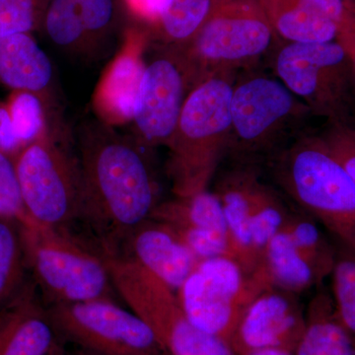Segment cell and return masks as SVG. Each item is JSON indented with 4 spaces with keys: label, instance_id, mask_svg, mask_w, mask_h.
Returning a JSON list of instances; mask_svg holds the SVG:
<instances>
[{
    "label": "cell",
    "instance_id": "obj_15",
    "mask_svg": "<svg viewBox=\"0 0 355 355\" xmlns=\"http://www.w3.org/2000/svg\"><path fill=\"white\" fill-rule=\"evenodd\" d=\"M149 218L170 226L200 261L232 257L227 224L214 191L161 202Z\"/></svg>",
    "mask_w": 355,
    "mask_h": 355
},
{
    "label": "cell",
    "instance_id": "obj_12",
    "mask_svg": "<svg viewBox=\"0 0 355 355\" xmlns=\"http://www.w3.org/2000/svg\"><path fill=\"white\" fill-rule=\"evenodd\" d=\"M151 46L132 121L133 137L146 149L167 146L187 98L200 84L182 46Z\"/></svg>",
    "mask_w": 355,
    "mask_h": 355
},
{
    "label": "cell",
    "instance_id": "obj_30",
    "mask_svg": "<svg viewBox=\"0 0 355 355\" xmlns=\"http://www.w3.org/2000/svg\"><path fill=\"white\" fill-rule=\"evenodd\" d=\"M128 12L146 28L155 22L166 0H123Z\"/></svg>",
    "mask_w": 355,
    "mask_h": 355
},
{
    "label": "cell",
    "instance_id": "obj_28",
    "mask_svg": "<svg viewBox=\"0 0 355 355\" xmlns=\"http://www.w3.org/2000/svg\"><path fill=\"white\" fill-rule=\"evenodd\" d=\"M0 216L24 222L30 219L23 203L12 154L0 149Z\"/></svg>",
    "mask_w": 355,
    "mask_h": 355
},
{
    "label": "cell",
    "instance_id": "obj_24",
    "mask_svg": "<svg viewBox=\"0 0 355 355\" xmlns=\"http://www.w3.org/2000/svg\"><path fill=\"white\" fill-rule=\"evenodd\" d=\"M27 268L19 222L0 216V312L24 289Z\"/></svg>",
    "mask_w": 355,
    "mask_h": 355
},
{
    "label": "cell",
    "instance_id": "obj_23",
    "mask_svg": "<svg viewBox=\"0 0 355 355\" xmlns=\"http://www.w3.org/2000/svg\"><path fill=\"white\" fill-rule=\"evenodd\" d=\"M216 0H166L148 30L153 44L183 46L205 24Z\"/></svg>",
    "mask_w": 355,
    "mask_h": 355
},
{
    "label": "cell",
    "instance_id": "obj_29",
    "mask_svg": "<svg viewBox=\"0 0 355 355\" xmlns=\"http://www.w3.org/2000/svg\"><path fill=\"white\" fill-rule=\"evenodd\" d=\"M321 135L355 183V128L343 123H330Z\"/></svg>",
    "mask_w": 355,
    "mask_h": 355
},
{
    "label": "cell",
    "instance_id": "obj_1",
    "mask_svg": "<svg viewBox=\"0 0 355 355\" xmlns=\"http://www.w3.org/2000/svg\"><path fill=\"white\" fill-rule=\"evenodd\" d=\"M146 147L100 121L79 132L81 209L102 253L116 254L160 203V188Z\"/></svg>",
    "mask_w": 355,
    "mask_h": 355
},
{
    "label": "cell",
    "instance_id": "obj_11",
    "mask_svg": "<svg viewBox=\"0 0 355 355\" xmlns=\"http://www.w3.org/2000/svg\"><path fill=\"white\" fill-rule=\"evenodd\" d=\"M58 336L94 355H169L148 324L110 299L51 305Z\"/></svg>",
    "mask_w": 355,
    "mask_h": 355
},
{
    "label": "cell",
    "instance_id": "obj_33",
    "mask_svg": "<svg viewBox=\"0 0 355 355\" xmlns=\"http://www.w3.org/2000/svg\"><path fill=\"white\" fill-rule=\"evenodd\" d=\"M345 50L349 53L350 60H352V65H354L355 70V37L347 41V43L343 44Z\"/></svg>",
    "mask_w": 355,
    "mask_h": 355
},
{
    "label": "cell",
    "instance_id": "obj_34",
    "mask_svg": "<svg viewBox=\"0 0 355 355\" xmlns=\"http://www.w3.org/2000/svg\"><path fill=\"white\" fill-rule=\"evenodd\" d=\"M46 355H64V350L60 343L57 342Z\"/></svg>",
    "mask_w": 355,
    "mask_h": 355
},
{
    "label": "cell",
    "instance_id": "obj_5",
    "mask_svg": "<svg viewBox=\"0 0 355 355\" xmlns=\"http://www.w3.org/2000/svg\"><path fill=\"white\" fill-rule=\"evenodd\" d=\"M280 43L258 0H216L205 24L182 48L202 83L214 74L259 69Z\"/></svg>",
    "mask_w": 355,
    "mask_h": 355
},
{
    "label": "cell",
    "instance_id": "obj_10",
    "mask_svg": "<svg viewBox=\"0 0 355 355\" xmlns=\"http://www.w3.org/2000/svg\"><path fill=\"white\" fill-rule=\"evenodd\" d=\"M266 287L229 256L200 260L176 291L191 323L230 342L243 313Z\"/></svg>",
    "mask_w": 355,
    "mask_h": 355
},
{
    "label": "cell",
    "instance_id": "obj_6",
    "mask_svg": "<svg viewBox=\"0 0 355 355\" xmlns=\"http://www.w3.org/2000/svg\"><path fill=\"white\" fill-rule=\"evenodd\" d=\"M26 263L51 305L110 299L114 286L101 253L64 228L19 222Z\"/></svg>",
    "mask_w": 355,
    "mask_h": 355
},
{
    "label": "cell",
    "instance_id": "obj_19",
    "mask_svg": "<svg viewBox=\"0 0 355 355\" xmlns=\"http://www.w3.org/2000/svg\"><path fill=\"white\" fill-rule=\"evenodd\" d=\"M58 342L48 309L30 284L0 312V355H46Z\"/></svg>",
    "mask_w": 355,
    "mask_h": 355
},
{
    "label": "cell",
    "instance_id": "obj_14",
    "mask_svg": "<svg viewBox=\"0 0 355 355\" xmlns=\"http://www.w3.org/2000/svg\"><path fill=\"white\" fill-rule=\"evenodd\" d=\"M150 44L144 26H130L123 32L120 49L103 72L93 94L98 121L113 128L132 121Z\"/></svg>",
    "mask_w": 355,
    "mask_h": 355
},
{
    "label": "cell",
    "instance_id": "obj_32",
    "mask_svg": "<svg viewBox=\"0 0 355 355\" xmlns=\"http://www.w3.org/2000/svg\"><path fill=\"white\" fill-rule=\"evenodd\" d=\"M248 355H294V352L286 349H272L258 350Z\"/></svg>",
    "mask_w": 355,
    "mask_h": 355
},
{
    "label": "cell",
    "instance_id": "obj_3",
    "mask_svg": "<svg viewBox=\"0 0 355 355\" xmlns=\"http://www.w3.org/2000/svg\"><path fill=\"white\" fill-rule=\"evenodd\" d=\"M231 132L225 158L263 167L273 156L311 132L316 118L272 72H240L231 98Z\"/></svg>",
    "mask_w": 355,
    "mask_h": 355
},
{
    "label": "cell",
    "instance_id": "obj_8",
    "mask_svg": "<svg viewBox=\"0 0 355 355\" xmlns=\"http://www.w3.org/2000/svg\"><path fill=\"white\" fill-rule=\"evenodd\" d=\"M270 62L272 73L316 118L352 125L355 70L342 44L280 43Z\"/></svg>",
    "mask_w": 355,
    "mask_h": 355
},
{
    "label": "cell",
    "instance_id": "obj_17",
    "mask_svg": "<svg viewBox=\"0 0 355 355\" xmlns=\"http://www.w3.org/2000/svg\"><path fill=\"white\" fill-rule=\"evenodd\" d=\"M114 19V0H51L43 28L62 50L94 57L108 38Z\"/></svg>",
    "mask_w": 355,
    "mask_h": 355
},
{
    "label": "cell",
    "instance_id": "obj_18",
    "mask_svg": "<svg viewBox=\"0 0 355 355\" xmlns=\"http://www.w3.org/2000/svg\"><path fill=\"white\" fill-rule=\"evenodd\" d=\"M119 254L153 272L177 291L195 270L198 259L163 222L148 218L128 236Z\"/></svg>",
    "mask_w": 355,
    "mask_h": 355
},
{
    "label": "cell",
    "instance_id": "obj_7",
    "mask_svg": "<svg viewBox=\"0 0 355 355\" xmlns=\"http://www.w3.org/2000/svg\"><path fill=\"white\" fill-rule=\"evenodd\" d=\"M112 284L130 310L144 320L169 355H237L228 343L197 328L176 291L130 259L101 253Z\"/></svg>",
    "mask_w": 355,
    "mask_h": 355
},
{
    "label": "cell",
    "instance_id": "obj_26",
    "mask_svg": "<svg viewBox=\"0 0 355 355\" xmlns=\"http://www.w3.org/2000/svg\"><path fill=\"white\" fill-rule=\"evenodd\" d=\"M333 279V300L343 326L355 338V251L336 246Z\"/></svg>",
    "mask_w": 355,
    "mask_h": 355
},
{
    "label": "cell",
    "instance_id": "obj_21",
    "mask_svg": "<svg viewBox=\"0 0 355 355\" xmlns=\"http://www.w3.org/2000/svg\"><path fill=\"white\" fill-rule=\"evenodd\" d=\"M266 288L299 294L330 277L306 256L286 231L273 236L253 272Z\"/></svg>",
    "mask_w": 355,
    "mask_h": 355
},
{
    "label": "cell",
    "instance_id": "obj_25",
    "mask_svg": "<svg viewBox=\"0 0 355 355\" xmlns=\"http://www.w3.org/2000/svg\"><path fill=\"white\" fill-rule=\"evenodd\" d=\"M6 103L21 146L34 141L51 130L46 119L48 107L39 96L26 91H11Z\"/></svg>",
    "mask_w": 355,
    "mask_h": 355
},
{
    "label": "cell",
    "instance_id": "obj_13",
    "mask_svg": "<svg viewBox=\"0 0 355 355\" xmlns=\"http://www.w3.org/2000/svg\"><path fill=\"white\" fill-rule=\"evenodd\" d=\"M298 294L268 288L243 313L229 345L237 355L263 349L294 352L306 326V312Z\"/></svg>",
    "mask_w": 355,
    "mask_h": 355
},
{
    "label": "cell",
    "instance_id": "obj_22",
    "mask_svg": "<svg viewBox=\"0 0 355 355\" xmlns=\"http://www.w3.org/2000/svg\"><path fill=\"white\" fill-rule=\"evenodd\" d=\"M294 355H355V338L340 322L326 291L318 292L308 306L304 333Z\"/></svg>",
    "mask_w": 355,
    "mask_h": 355
},
{
    "label": "cell",
    "instance_id": "obj_2",
    "mask_svg": "<svg viewBox=\"0 0 355 355\" xmlns=\"http://www.w3.org/2000/svg\"><path fill=\"white\" fill-rule=\"evenodd\" d=\"M277 190L355 251V183L324 141L311 130L263 166Z\"/></svg>",
    "mask_w": 355,
    "mask_h": 355
},
{
    "label": "cell",
    "instance_id": "obj_16",
    "mask_svg": "<svg viewBox=\"0 0 355 355\" xmlns=\"http://www.w3.org/2000/svg\"><path fill=\"white\" fill-rule=\"evenodd\" d=\"M282 43L338 42L355 20L347 0H258Z\"/></svg>",
    "mask_w": 355,
    "mask_h": 355
},
{
    "label": "cell",
    "instance_id": "obj_4",
    "mask_svg": "<svg viewBox=\"0 0 355 355\" xmlns=\"http://www.w3.org/2000/svg\"><path fill=\"white\" fill-rule=\"evenodd\" d=\"M238 74L218 73L191 90L167 144L166 172L175 197L209 190L227 153L231 98Z\"/></svg>",
    "mask_w": 355,
    "mask_h": 355
},
{
    "label": "cell",
    "instance_id": "obj_27",
    "mask_svg": "<svg viewBox=\"0 0 355 355\" xmlns=\"http://www.w3.org/2000/svg\"><path fill=\"white\" fill-rule=\"evenodd\" d=\"M51 0H0V37L41 29Z\"/></svg>",
    "mask_w": 355,
    "mask_h": 355
},
{
    "label": "cell",
    "instance_id": "obj_31",
    "mask_svg": "<svg viewBox=\"0 0 355 355\" xmlns=\"http://www.w3.org/2000/svg\"><path fill=\"white\" fill-rule=\"evenodd\" d=\"M22 146L14 132L12 121L6 103L0 102V149L13 155Z\"/></svg>",
    "mask_w": 355,
    "mask_h": 355
},
{
    "label": "cell",
    "instance_id": "obj_20",
    "mask_svg": "<svg viewBox=\"0 0 355 355\" xmlns=\"http://www.w3.org/2000/svg\"><path fill=\"white\" fill-rule=\"evenodd\" d=\"M53 69L50 58L29 33L0 37V83L11 91L39 96L46 107Z\"/></svg>",
    "mask_w": 355,
    "mask_h": 355
},
{
    "label": "cell",
    "instance_id": "obj_9",
    "mask_svg": "<svg viewBox=\"0 0 355 355\" xmlns=\"http://www.w3.org/2000/svg\"><path fill=\"white\" fill-rule=\"evenodd\" d=\"M20 193L28 216L49 227L67 228L80 217L78 159L58 141L51 130L13 154Z\"/></svg>",
    "mask_w": 355,
    "mask_h": 355
},
{
    "label": "cell",
    "instance_id": "obj_35",
    "mask_svg": "<svg viewBox=\"0 0 355 355\" xmlns=\"http://www.w3.org/2000/svg\"><path fill=\"white\" fill-rule=\"evenodd\" d=\"M347 1L354 2V3H355V0H347Z\"/></svg>",
    "mask_w": 355,
    "mask_h": 355
}]
</instances>
